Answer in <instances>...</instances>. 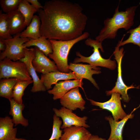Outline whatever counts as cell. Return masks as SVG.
Returning a JSON list of instances; mask_svg holds the SVG:
<instances>
[{"instance_id": "obj_34", "label": "cell", "mask_w": 140, "mask_h": 140, "mask_svg": "<svg viewBox=\"0 0 140 140\" xmlns=\"http://www.w3.org/2000/svg\"><path fill=\"white\" fill-rule=\"evenodd\" d=\"M135 140H140V139H136Z\"/></svg>"}, {"instance_id": "obj_6", "label": "cell", "mask_w": 140, "mask_h": 140, "mask_svg": "<svg viewBox=\"0 0 140 140\" xmlns=\"http://www.w3.org/2000/svg\"><path fill=\"white\" fill-rule=\"evenodd\" d=\"M20 33L15 35L12 38L3 39L6 48L5 51L1 53L0 60L6 58L13 61H17L24 57L25 48L23 45L29 41L30 38L20 37Z\"/></svg>"}, {"instance_id": "obj_20", "label": "cell", "mask_w": 140, "mask_h": 140, "mask_svg": "<svg viewBox=\"0 0 140 140\" xmlns=\"http://www.w3.org/2000/svg\"><path fill=\"white\" fill-rule=\"evenodd\" d=\"M10 105L9 114L12 117V120L15 127L20 124L24 127L29 125L28 120L25 118L22 114V111L25 107L24 104H19L12 99L9 100Z\"/></svg>"}, {"instance_id": "obj_2", "label": "cell", "mask_w": 140, "mask_h": 140, "mask_svg": "<svg viewBox=\"0 0 140 140\" xmlns=\"http://www.w3.org/2000/svg\"><path fill=\"white\" fill-rule=\"evenodd\" d=\"M139 5L128 8L124 11H119L118 5L113 17L104 20V26L95 39L102 43L106 39L115 38L120 29H123L125 30L129 29L134 24L135 11Z\"/></svg>"}, {"instance_id": "obj_24", "label": "cell", "mask_w": 140, "mask_h": 140, "mask_svg": "<svg viewBox=\"0 0 140 140\" xmlns=\"http://www.w3.org/2000/svg\"><path fill=\"white\" fill-rule=\"evenodd\" d=\"M25 18V25L27 26L30 24L35 13L37 11L27 0H20L17 9Z\"/></svg>"}, {"instance_id": "obj_35", "label": "cell", "mask_w": 140, "mask_h": 140, "mask_svg": "<svg viewBox=\"0 0 140 140\" xmlns=\"http://www.w3.org/2000/svg\"><path fill=\"white\" fill-rule=\"evenodd\" d=\"M140 105H139V107H140Z\"/></svg>"}, {"instance_id": "obj_26", "label": "cell", "mask_w": 140, "mask_h": 140, "mask_svg": "<svg viewBox=\"0 0 140 140\" xmlns=\"http://www.w3.org/2000/svg\"><path fill=\"white\" fill-rule=\"evenodd\" d=\"M130 35L126 40L119 41L117 46L120 47L129 43H132L138 45L140 50V24L137 27L130 30L127 32Z\"/></svg>"}, {"instance_id": "obj_30", "label": "cell", "mask_w": 140, "mask_h": 140, "mask_svg": "<svg viewBox=\"0 0 140 140\" xmlns=\"http://www.w3.org/2000/svg\"><path fill=\"white\" fill-rule=\"evenodd\" d=\"M28 2L30 3L37 10V12L41 9L43 8L40 3L37 0H27Z\"/></svg>"}, {"instance_id": "obj_10", "label": "cell", "mask_w": 140, "mask_h": 140, "mask_svg": "<svg viewBox=\"0 0 140 140\" xmlns=\"http://www.w3.org/2000/svg\"><path fill=\"white\" fill-rule=\"evenodd\" d=\"M24 51L25 57L19 61L25 63L28 73L33 81V86L31 91L35 93L45 91L46 90V87L37 75L32 64V61L35 56L34 48H25Z\"/></svg>"}, {"instance_id": "obj_7", "label": "cell", "mask_w": 140, "mask_h": 140, "mask_svg": "<svg viewBox=\"0 0 140 140\" xmlns=\"http://www.w3.org/2000/svg\"><path fill=\"white\" fill-rule=\"evenodd\" d=\"M124 48L122 47L120 49V47L116 46L115 47L113 54L117 64L118 76L115 85L111 90L106 91V95L109 96L114 92L118 93L121 95V98L124 102H128L130 98L127 93L128 90L130 89L136 88L138 89L139 86L135 87L133 85L130 86H127L123 82L122 77L121 63L123 58L124 55Z\"/></svg>"}, {"instance_id": "obj_32", "label": "cell", "mask_w": 140, "mask_h": 140, "mask_svg": "<svg viewBox=\"0 0 140 140\" xmlns=\"http://www.w3.org/2000/svg\"><path fill=\"white\" fill-rule=\"evenodd\" d=\"M89 140H106L105 138L99 137L97 135H92Z\"/></svg>"}, {"instance_id": "obj_19", "label": "cell", "mask_w": 140, "mask_h": 140, "mask_svg": "<svg viewBox=\"0 0 140 140\" xmlns=\"http://www.w3.org/2000/svg\"><path fill=\"white\" fill-rule=\"evenodd\" d=\"M12 119L8 116L0 118V140H13L16 138L17 128Z\"/></svg>"}, {"instance_id": "obj_18", "label": "cell", "mask_w": 140, "mask_h": 140, "mask_svg": "<svg viewBox=\"0 0 140 140\" xmlns=\"http://www.w3.org/2000/svg\"><path fill=\"white\" fill-rule=\"evenodd\" d=\"M7 14L10 34L15 35L21 33L26 27L22 14L17 9Z\"/></svg>"}, {"instance_id": "obj_16", "label": "cell", "mask_w": 140, "mask_h": 140, "mask_svg": "<svg viewBox=\"0 0 140 140\" xmlns=\"http://www.w3.org/2000/svg\"><path fill=\"white\" fill-rule=\"evenodd\" d=\"M86 128L74 126L65 128L60 140H89L92 135Z\"/></svg>"}, {"instance_id": "obj_14", "label": "cell", "mask_w": 140, "mask_h": 140, "mask_svg": "<svg viewBox=\"0 0 140 140\" xmlns=\"http://www.w3.org/2000/svg\"><path fill=\"white\" fill-rule=\"evenodd\" d=\"M83 79H75L74 80H66L60 81L55 84L51 90L47 92L53 95L54 100L60 99L66 93L71 89L77 87H80L83 90Z\"/></svg>"}, {"instance_id": "obj_5", "label": "cell", "mask_w": 140, "mask_h": 140, "mask_svg": "<svg viewBox=\"0 0 140 140\" xmlns=\"http://www.w3.org/2000/svg\"><path fill=\"white\" fill-rule=\"evenodd\" d=\"M14 78L22 80H32L24 63L6 58L0 61V79Z\"/></svg>"}, {"instance_id": "obj_3", "label": "cell", "mask_w": 140, "mask_h": 140, "mask_svg": "<svg viewBox=\"0 0 140 140\" xmlns=\"http://www.w3.org/2000/svg\"><path fill=\"white\" fill-rule=\"evenodd\" d=\"M89 36V32H85L79 37L71 40H49L52 45L53 52L49 54L48 56L53 60L59 71L66 73L70 72L68 68V58L70 50L76 43L87 39Z\"/></svg>"}, {"instance_id": "obj_29", "label": "cell", "mask_w": 140, "mask_h": 140, "mask_svg": "<svg viewBox=\"0 0 140 140\" xmlns=\"http://www.w3.org/2000/svg\"><path fill=\"white\" fill-rule=\"evenodd\" d=\"M20 0H1L0 4L2 10L6 13L18 9Z\"/></svg>"}, {"instance_id": "obj_22", "label": "cell", "mask_w": 140, "mask_h": 140, "mask_svg": "<svg viewBox=\"0 0 140 140\" xmlns=\"http://www.w3.org/2000/svg\"><path fill=\"white\" fill-rule=\"evenodd\" d=\"M24 48L34 46L38 48L46 56L53 52L52 48L49 40L41 36L36 39L30 38L28 41L23 45Z\"/></svg>"}, {"instance_id": "obj_31", "label": "cell", "mask_w": 140, "mask_h": 140, "mask_svg": "<svg viewBox=\"0 0 140 140\" xmlns=\"http://www.w3.org/2000/svg\"><path fill=\"white\" fill-rule=\"evenodd\" d=\"M6 48L5 44L3 41V39L0 38V51H3ZM2 51V52H3Z\"/></svg>"}, {"instance_id": "obj_12", "label": "cell", "mask_w": 140, "mask_h": 140, "mask_svg": "<svg viewBox=\"0 0 140 140\" xmlns=\"http://www.w3.org/2000/svg\"><path fill=\"white\" fill-rule=\"evenodd\" d=\"M35 56L32 63L36 71L45 74L59 71L54 61H51L38 48L35 47Z\"/></svg>"}, {"instance_id": "obj_1", "label": "cell", "mask_w": 140, "mask_h": 140, "mask_svg": "<svg viewBox=\"0 0 140 140\" xmlns=\"http://www.w3.org/2000/svg\"><path fill=\"white\" fill-rule=\"evenodd\" d=\"M38 13L41 36L48 40L67 41L79 37L88 19L79 4L66 0L47 1Z\"/></svg>"}, {"instance_id": "obj_25", "label": "cell", "mask_w": 140, "mask_h": 140, "mask_svg": "<svg viewBox=\"0 0 140 140\" xmlns=\"http://www.w3.org/2000/svg\"><path fill=\"white\" fill-rule=\"evenodd\" d=\"M33 82V80H22L18 79L13 89V99L17 103H23L22 97L24 91L30 84Z\"/></svg>"}, {"instance_id": "obj_13", "label": "cell", "mask_w": 140, "mask_h": 140, "mask_svg": "<svg viewBox=\"0 0 140 140\" xmlns=\"http://www.w3.org/2000/svg\"><path fill=\"white\" fill-rule=\"evenodd\" d=\"M60 99L61 105L69 109L74 110L78 108L82 111L85 109L86 101L79 92V87L71 89Z\"/></svg>"}, {"instance_id": "obj_8", "label": "cell", "mask_w": 140, "mask_h": 140, "mask_svg": "<svg viewBox=\"0 0 140 140\" xmlns=\"http://www.w3.org/2000/svg\"><path fill=\"white\" fill-rule=\"evenodd\" d=\"M120 94L114 92L111 94L110 99L108 101L103 102L95 101L90 99H87L89 100L91 104L98 106L102 109H104L110 111L112 113L114 119L116 121H118L126 116L127 114L122 108Z\"/></svg>"}, {"instance_id": "obj_15", "label": "cell", "mask_w": 140, "mask_h": 140, "mask_svg": "<svg viewBox=\"0 0 140 140\" xmlns=\"http://www.w3.org/2000/svg\"><path fill=\"white\" fill-rule=\"evenodd\" d=\"M135 108L130 114L119 121H116L111 116H105V119L108 121L111 128L110 136L107 140H123L122 132L125 124L129 119L132 118L134 114L133 112Z\"/></svg>"}, {"instance_id": "obj_9", "label": "cell", "mask_w": 140, "mask_h": 140, "mask_svg": "<svg viewBox=\"0 0 140 140\" xmlns=\"http://www.w3.org/2000/svg\"><path fill=\"white\" fill-rule=\"evenodd\" d=\"M53 110L57 116L62 119L63 124L61 127L62 129L72 126L82 127L86 128L89 127L86 123L88 118L87 116H79L73 113L72 110L64 107L59 109L54 108Z\"/></svg>"}, {"instance_id": "obj_11", "label": "cell", "mask_w": 140, "mask_h": 140, "mask_svg": "<svg viewBox=\"0 0 140 140\" xmlns=\"http://www.w3.org/2000/svg\"><path fill=\"white\" fill-rule=\"evenodd\" d=\"M68 68L72 71L78 79H86L88 80L98 89L99 87L95 80L92 77L94 74H99L101 73V68L90 64H83L69 63Z\"/></svg>"}, {"instance_id": "obj_33", "label": "cell", "mask_w": 140, "mask_h": 140, "mask_svg": "<svg viewBox=\"0 0 140 140\" xmlns=\"http://www.w3.org/2000/svg\"><path fill=\"white\" fill-rule=\"evenodd\" d=\"M13 140H27L24 138H18L16 137Z\"/></svg>"}, {"instance_id": "obj_23", "label": "cell", "mask_w": 140, "mask_h": 140, "mask_svg": "<svg viewBox=\"0 0 140 140\" xmlns=\"http://www.w3.org/2000/svg\"><path fill=\"white\" fill-rule=\"evenodd\" d=\"M18 79L14 78H4L0 81V96L8 99H13V88Z\"/></svg>"}, {"instance_id": "obj_27", "label": "cell", "mask_w": 140, "mask_h": 140, "mask_svg": "<svg viewBox=\"0 0 140 140\" xmlns=\"http://www.w3.org/2000/svg\"><path fill=\"white\" fill-rule=\"evenodd\" d=\"M10 34L9 24L7 13H3L2 10L0 11V38L5 39L12 38Z\"/></svg>"}, {"instance_id": "obj_4", "label": "cell", "mask_w": 140, "mask_h": 140, "mask_svg": "<svg viewBox=\"0 0 140 140\" xmlns=\"http://www.w3.org/2000/svg\"><path fill=\"white\" fill-rule=\"evenodd\" d=\"M85 43L87 45L93 48V53L89 56L86 57L82 55L79 52H76V54L79 57H76L74 59L73 63L76 64L81 62H86L95 67H104L112 70H114L116 67L115 60H111L110 57L107 59L101 56L99 49L101 52H104L102 43L95 39L88 38L85 40Z\"/></svg>"}, {"instance_id": "obj_21", "label": "cell", "mask_w": 140, "mask_h": 140, "mask_svg": "<svg viewBox=\"0 0 140 140\" xmlns=\"http://www.w3.org/2000/svg\"><path fill=\"white\" fill-rule=\"evenodd\" d=\"M41 22L39 16L34 15L26 29L20 33V37L36 39L41 36L40 33Z\"/></svg>"}, {"instance_id": "obj_17", "label": "cell", "mask_w": 140, "mask_h": 140, "mask_svg": "<svg viewBox=\"0 0 140 140\" xmlns=\"http://www.w3.org/2000/svg\"><path fill=\"white\" fill-rule=\"evenodd\" d=\"M71 79H77L73 72H70L69 73H66L59 71L51 72L45 74H41L40 79L46 90L51 88L52 85L56 84L58 81Z\"/></svg>"}, {"instance_id": "obj_28", "label": "cell", "mask_w": 140, "mask_h": 140, "mask_svg": "<svg viewBox=\"0 0 140 140\" xmlns=\"http://www.w3.org/2000/svg\"><path fill=\"white\" fill-rule=\"evenodd\" d=\"M52 133L48 140H60L62 136V130L60 129L62 121L55 114L53 116Z\"/></svg>"}]
</instances>
